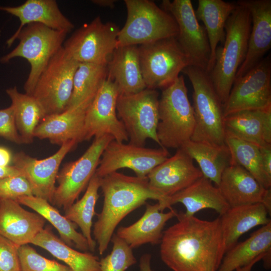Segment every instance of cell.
<instances>
[{"label": "cell", "instance_id": "obj_7", "mask_svg": "<svg viewBox=\"0 0 271 271\" xmlns=\"http://www.w3.org/2000/svg\"><path fill=\"white\" fill-rule=\"evenodd\" d=\"M67 34L40 23L28 24L15 38V41L19 40V44L0 58V62L3 64L16 57L28 61L31 69L24 86L25 93L32 95L41 74L51 58L63 47Z\"/></svg>", "mask_w": 271, "mask_h": 271}, {"label": "cell", "instance_id": "obj_23", "mask_svg": "<svg viewBox=\"0 0 271 271\" xmlns=\"http://www.w3.org/2000/svg\"><path fill=\"white\" fill-rule=\"evenodd\" d=\"M0 11L17 17L20 25L6 41L10 47L22 29L31 23L42 24L50 28L69 33L74 28L72 23L61 12L55 0H27L17 6H2Z\"/></svg>", "mask_w": 271, "mask_h": 271}, {"label": "cell", "instance_id": "obj_16", "mask_svg": "<svg viewBox=\"0 0 271 271\" xmlns=\"http://www.w3.org/2000/svg\"><path fill=\"white\" fill-rule=\"evenodd\" d=\"M119 95L117 85L107 77L86 111L83 141L104 135L111 136L118 142L128 141L125 128L116 114Z\"/></svg>", "mask_w": 271, "mask_h": 271}, {"label": "cell", "instance_id": "obj_44", "mask_svg": "<svg viewBox=\"0 0 271 271\" xmlns=\"http://www.w3.org/2000/svg\"><path fill=\"white\" fill-rule=\"evenodd\" d=\"M13 155L11 151L5 147L0 146V167L10 166Z\"/></svg>", "mask_w": 271, "mask_h": 271}, {"label": "cell", "instance_id": "obj_1", "mask_svg": "<svg viewBox=\"0 0 271 271\" xmlns=\"http://www.w3.org/2000/svg\"><path fill=\"white\" fill-rule=\"evenodd\" d=\"M163 231L160 256L173 271H217L226 252L220 218L204 220L178 214Z\"/></svg>", "mask_w": 271, "mask_h": 271}, {"label": "cell", "instance_id": "obj_38", "mask_svg": "<svg viewBox=\"0 0 271 271\" xmlns=\"http://www.w3.org/2000/svg\"><path fill=\"white\" fill-rule=\"evenodd\" d=\"M110 241L112 250L99 260L101 271H125L137 262L132 249L123 240L115 234Z\"/></svg>", "mask_w": 271, "mask_h": 271}, {"label": "cell", "instance_id": "obj_36", "mask_svg": "<svg viewBox=\"0 0 271 271\" xmlns=\"http://www.w3.org/2000/svg\"><path fill=\"white\" fill-rule=\"evenodd\" d=\"M100 178L96 175L91 178L82 197L65 210L64 216L80 228L86 239L89 250L94 251L96 242L91 236L92 219L95 214V207L99 198Z\"/></svg>", "mask_w": 271, "mask_h": 271}, {"label": "cell", "instance_id": "obj_26", "mask_svg": "<svg viewBox=\"0 0 271 271\" xmlns=\"http://www.w3.org/2000/svg\"><path fill=\"white\" fill-rule=\"evenodd\" d=\"M177 215L172 209L166 213L161 211L158 202L154 205L148 203L140 219L129 226H120L116 234L132 249L148 243L160 244L166 222Z\"/></svg>", "mask_w": 271, "mask_h": 271}, {"label": "cell", "instance_id": "obj_19", "mask_svg": "<svg viewBox=\"0 0 271 271\" xmlns=\"http://www.w3.org/2000/svg\"><path fill=\"white\" fill-rule=\"evenodd\" d=\"M236 3L248 10L252 26L245 58L235 79L244 75L257 64L271 47V1L241 0Z\"/></svg>", "mask_w": 271, "mask_h": 271}, {"label": "cell", "instance_id": "obj_8", "mask_svg": "<svg viewBox=\"0 0 271 271\" xmlns=\"http://www.w3.org/2000/svg\"><path fill=\"white\" fill-rule=\"evenodd\" d=\"M142 75L146 88L164 89L189 66L188 58L176 37L138 46Z\"/></svg>", "mask_w": 271, "mask_h": 271}, {"label": "cell", "instance_id": "obj_48", "mask_svg": "<svg viewBox=\"0 0 271 271\" xmlns=\"http://www.w3.org/2000/svg\"><path fill=\"white\" fill-rule=\"evenodd\" d=\"M265 255L260 256L256 258V259L254 260L253 261H252V262H251L250 263L246 265L237 268L235 270V271H251L252 267L254 265V264L256 263L258 261H259L260 260L262 259Z\"/></svg>", "mask_w": 271, "mask_h": 271}, {"label": "cell", "instance_id": "obj_45", "mask_svg": "<svg viewBox=\"0 0 271 271\" xmlns=\"http://www.w3.org/2000/svg\"><path fill=\"white\" fill-rule=\"evenodd\" d=\"M13 176H22V174L20 169L14 165L0 167V179Z\"/></svg>", "mask_w": 271, "mask_h": 271}, {"label": "cell", "instance_id": "obj_12", "mask_svg": "<svg viewBox=\"0 0 271 271\" xmlns=\"http://www.w3.org/2000/svg\"><path fill=\"white\" fill-rule=\"evenodd\" d=\"M109 135L94 138L84 153L75 161L65 164L59 171L52 204L65 210L87 187L99 165L102 154L110 142Z\"/></svg>", "mask_w": 271, "mask_h": 271}, {"label": "cell", "instance_id": "obj_37", "mask_svg": "<svg viewBox=\"0 0 271 271\" xmlns=\"http://www.w3.org/2000/svg\"><path fill=\"white\" fill-rule=\"evenodd\" d=\"M225 141L230 154V165L243 167L264 188H271V179L264 170L260 148L228 133Z\"/></svg>", "mask_w": 271, "mask_h": 271}, {"label": "cell", "instance_id": "obj_43", "mask_svg": "<svg viewBox=\"0 0 271 271\" xmlns=\"http://www.w3.org/2000/svg\"><path fill=\"white\" fill-rule=\"evenodd\" d=\"M264 170L271 179V146L260 148Z\"/></svg>", "mask_w": 271, "mask_h": 271}, {"label": "cell", "instance_id": "obj_25", "mask_svg": "<svg viewBox=\"0 0 271 271\" xmlns=\"http://www.w3.org/2000/svg\"><path fill=\"white\" fill-rule=\"evenodd\" d=\"M225 133L259 148L271 146V109L247 110L224 118Z\"/></svg>", "mask_w": 271, "mask_h": 271}, {"label": "cell", "instance_id": "obj_6", "mask_svg": "<svg viewBox=\"0 0 271 271\" xmlns=\"http://www.w3.org/2000/svg\"><path fill=\"white\" fill-rule=\"evenodd\" d=\"M127 17L119 30L117 47L146 44L176 37L178 28L174 18L154 2L124 0Z\"/></svg>", "mask_w": 271, "mask_h": 271}, {"label": "cell", "instance_id": "obj_30", "mask_svg": "<svg viewBox=\"0 0 271 271\" xmlns=\"http://www.w3.org/2000/svg\"><path fill=\"white\" fill-rule=\"evenodd\" d=\"M268 254H271V222L227 251L217 271H234Z\"/></svg>", "mask_w": 271, "mask_h": 271}, {"label": "cell", "instance_id": "obj_35", "mask_svg": "<svg viewBox=\"0 0 271 271\" xmlns=\"http://www.w3.org/2000/svg\"><path fill=\"white\" fill-rule=\"evenodd\" d=\"M107 77V65L79 63L74 76L72 93L66 109L83 103H91Z\"/></svg>", "mask_w": 271, "mask_h": 271}, {"label": "cell", "instance_id": "obj_28", "mask_svg": "<svg viewBox=\"0 0 271 271\" xmlns=\"http://www.w3.org/2000/svg\"><path fill=\"white\" fill-rule=\"evenodd\" d=\"M268 215H270L267 209L261 203L229 207L219 217L226 252L237 243L242 235L254 227L271 222Z\"/></svg>", "mask_w": 271, "mask_h": 271}, {"label": "cell", "instance_id": "obj_31", "mask_svg": "<svg viewBox=\"0 0 271 271\" xmlns=\"http://www.w3.org/2000/svg\"><path fill=\"white\" fill-rule=\"evenodd\" d=\"M31 243L45 249L73 271H101L97 256L73 249L54 234L49 226L44 228Z\"/></svg>", "mask_w": 271, "mask_h": 271}, {"label": "cell", "instance_id": "obj_2", "mask_svg": "<svg viewBox=\"0 0 271 271\" xmlns=\"http://www.w3.org/2000/svg\"><path fill=\"white\" fill-rule=\"evenodd\" d=\"M100 178L103 203L93 225V234L102 255L116 227L127 214L146 203L148 199L157 200L161 211H164L169 197L154 190L147 176H129L116 171Z\"/></svg>", "mask_w": 271, "mask_h": 271}, {"label": "cell", "instance_id": "obj_14", "mask_svg": "<svg viewBox=\"0 0 271 271\" xmlns=\"http://www.w3.org/2000/svg\"><path fill=\"white\" fill-rule=\"evenodd\" d=\"M271 109V57L268 55L235 79L223 105L224 116L247 110Z\"/></svg>", "mask_w": 271, "mask_h": 271}, {"label": "cell", "instance_id": "obj_46", "mask_svg": "<svg viewBox=\"0 0 271 271\" xmlns=\"http://www.w3.org/2000/svg\"><path fill=\"white\" fill-rule=\"evenodd\" d=\"M151 255L149 253L143 255L140 260V271H153L151 266Z\"/></svg>", "mask_w": 271, "mask_h": 271}, {"label": "cell", "instance_id": "obj_42", "mask_svg": "<svg viewBox=\"0 0 271 271\" xmlns=\"http://www.w3.org/2000/svg\"><path fill=\"white\" fill-rule=\"evenodd\" d=\"M0 137L17 144L23 142L16 128L13 106L0 109Z\"/></svg>", "mask_w": 271, "mask_h": 271}, {"label": "cell", "instance_id": "obj_11", "mask_svg": "<svg viewBox=\"0 0 271 271\" xmlns=\"http://www.w3.org/2000/svg\"><path fill=\"white\" fill-rule=\"evenodd\" d=\"M119 29L98 16L76 30L64 42L67 54L79 63L107 65L117 47Z\"/></svg>", "mask_w": 271, "mask_h": 271}, {"label": "cell", "instance_id": "obj_10", "mask_svg": "<svg viewBox=\"0 0 271 271\" xmlns=\"http://www.w3.org/2000/svg\"><path fill=\"white\" fill-rule=\"evenodd\" d=\"M159 101L158 92L147 88L135 94L119 95L117 116L125 128L129 143L144 147L146 140L150 139L161 147L157 134Z\"/></svg>", "mask_w": 271, "mask_h": 271}, {"label": "cell", "instance_id": "obj_39", "mask_svg": "<svg viewBox=\"0 0 271 271\" xmlns=\"http://www.w3.org/2000/svg\"><path fill=\"white\" fill-rule=\"evenodd\" d=\"M18 255L21 271H73L66 265L40 255L29 244L19 247Z\"/></svg>", "mask_w": 271, "mask_h": 271}, {"label": "cell", "instance_id": "obj_21", "mask_svg": "<svg viewBox=\"0 0 271 271\" xmlns=\"http://www.w3.org/2000/svg\"><path fill=\"white\" fill-rule=\"evenodd\" d=\"M45 222L41 215L25 210L16 200L0 199V235L19 247L31 243Z\"/></svg>", "mask_w": 271, "mask_h": 271}, {"label": "cell", "instance_id": "obj_27", "mask_svg": "<svg viewBox=\"0 0 271 271\" xmlns=\"http://www.w3.org/2000/svg\"><path fill=\"white\" fill-rule=\"evenodd\" d=\"M177 203L185 207L186 212L184 214L186 216H194L195 214L205 209H213L221 216L230 207L219 188L213 186L210 180L203 176L185 189L169 197L166 207L172 209L171 206Z\"/></svg>", "mask_w": 271, "mask_h": 271}, {"label": "cell", "instance_id": "obj_29", "mask_svg": "<svg viewBox=\"0 0 271 271\" xmlns=\"http://www.w3.org/2000/svg\"><path fill=\"white\" fill-rule=\"evenodd\" d=\"M237 5L222 0H199L195 11L196 17L204 26L208 39L211 55L207 72L213 68L216 51L219 43L223 44L225 39L226 22Z\"/></svg>", "mask_w": 271, "mask_h": 271}, {"label": "cell", "instance_id": "obj_47", "mask_svg": "<svg viewBox=\"0 0 271 271\" xmlns=\"http://www.w3.org/2000/svg\"><path fill=\"white\" fill-rule=\"evenodd\" d=\"M91 2L99 7L112 8L114 7L115 0H92Z\"/></svg>", "mask_w": 271, "mask_h": 271}, {"label": "cell", "instance_id": "obj_40", "mask_svg": "<svg viewBox=\"0 0 271 271\" xmlns=\"http://www.w3.org/2000/svg\"><path fill=\"white\" fill-rule=\"evenodd\" d=\"M33 195L32 187L22 176H13L0 179V199L15 200L23 196Z\"/></svg>", "mask_w": 271, "mask_h": 271}, {"label": "cell", "instance_id": "obj_5", "mask_svg": "<svg viewBox=\"0 0 271 271\" xmlns=\"http://www.w3.org/2000/svg\"><path fill=\"white\" fill-rule=\"evenodd\" d=\"M157 134L161 148L178 149L191 140L195 121L183 75L163 89Z\"/></svg>", "mask_w": 271, "mask_h": 271}, {"label": "cell", "instance_id": "obj_34", "mask_svg": "<svg viewBox=\"0 0 271 271\" xmlns=\"http://www.w3.org/2000/svg\"><path fill=\"white\" fill-rule=\"evenodd\" d=\"M6 92L11 100L16 128L23 144H31L36 127L46 116L44 109L33 95L20 92L16 86Z\"/></svg>", "mask_w": 271, "mask_h": 271}, {"label": "cell", "instance_id": "obj_22", "mask_svg": "<svg viewBox=\"0 0 271 271\" xmlns=\"http://www.w3.org/2000/svg\"><path fill=\"white\" fill-rule=\"evenodd\" d=\"M91 103L46 115L36 127L34 137L48 140L51 144L60 146L71 141L83 142L86 113Z\"/></svg>", "mask_w": 271, "mask_h": 271}, {"label": "cell", "instance_id": "obj_33", "mask_svg": "<svg viewBox=\"0 0 271 271\" xmlns=\"http://www.w3.org/2000/svg\"><path fill=\"white\" fill-rule=\"evenodd\" d=\"M181 148L197 162L203 176L218 186L224 171L231 164L227 145L216 146L189 140Z\"/></svg>", "mask_w": 271, "mask_h": 271}, {"label": "cell", "instance_id": "obj_41", "mask_svg": "<svg viewBox=\"0 0 271 271\" xmlns=\"http://www.w3.org/2000/svg\"><path fill=\"white\" fill-rule=\"evenodd\" d=\"M19 246L0 235V271H21Z\"/></svg>", "mask_w": 271, "mask_h": 271}, {"label": "cell", "instance_id": "obj_18", "mask_svg": "<svg viewBox=\"0 0 271 271\" xmlns=\"http://www.w3.org/2000/svg\"><path fill=\"white\" fill-rule=\"evenodd\" d=\"M191 157L182 148L155 167L147 176L150 187L168 198L203 177Z\"/></svg>", "mask_w": 271, "mask_h": 271}, {"label": "cell", "instance_id": "obj_20", "mask_svg": "<svg viewBox=\"0 0 271 271\" xmlns=\"http://www.w3.org/2000/svg\"><path fill=\"white\" fill-rule=\"evenodd\" d=\"M217 187L230 207L261 203L270 215L271 188H264L243 167H227Z\"/></svg>", "mask_w": 271, "mask_h": 271}, {"label": "cell", "instance_id": "obj_15", "mask_svg": "<svg viewBox=\"0 0 271 271\" xmlns=\"http://www.w3.org/2000/svg\"><path fill=\"white\" fill-rule=\"evenodd\" d=\"M169 157L166 148H147L113 140L104 149L95 174L102 178L119 169L128 168L136 176L145 177Z\"/></svg>", "mask_w": 271, "mask_h": 271}, {"label": "cell", "instance_id": "obj_17", "mask_svg": "<svg viewBox=\"0 0 271 271\" xmlns=\"http://www.w3.org/2000/svg\"><path fill=\"white\" fill-rule=\"evenodd\" d=\"M77 144L74 141L64 143L55 154L41 160L23 152L13 155V165L20 169L22 176L28 181L34 196L52 203L61 164L66 155Z\"/></svg>", "mask_w": 271, "mask_h": 271}, {"label": "cell", "instance_id": "obj_9", "mask_svg": "<svg viewBox=\"0 0 271 271\" xmlns=\"http://www.w3.org/2000/svg\"><path fill=\"white\" fill-rule=\"evenodd\" d=\"M79 64L62 47L41 74L32 95L41 104L46 115L59 113L66 109Z\"/></svg>", "mask_w": 271, "mask_h": 271}, {"label": "cell", "instance_id": "obj_13", "mask_svg": "<svg viewBox=\"0 0 271 271\" xmlns=\"http://www.w3.org/2000/svg\"><path fill=\"white\" fill-rule=\"evenodd\" d=\"M161 8L175 19L178 28L176 39L188 58L189 66L207 71L211 50L207 33L196 17L191 0H164Z\"/></svg>", "mask_w": 271, "mask_h": 271}, {"label": "cell", "instance_id": "obj_32", "mask_svg": "<svg viewBox=\"0 0 271 271\" xmlns=\"http://www.w3.org/2000/svg\"><path fill=\"white\" fill-rule=\"evenodd\" d=\"M27 206L48 221L58 231L60 239L70 247L86 251L89 250L88 242L83 235L76 231L77 225L68 220L48 201L34 195L23 196L15 200Z\"/></svg>", "mask_w": 271, "mask_h": 271}, {"label": "cell", "instance_id": "obj_24", "mask_svg": "<svg viewBox=\"0 0 271 271\" xmlns=\"http://www.w3.org/2000/svg\"><path fill=\"white\" fill-rule=\"evenodd\" d=\"M107 77L117 85L119 95H130L146 88L138 46L117 47L107 64Z\"/></svg>", "mask_w": 271, "mask_h": 271}, {"label": "cell", "instance_id": "obj_3", "mask_svg": "<svg viewBox=\"0 0 271 271\" xmlns=\"http://www.w3.org/2000/svg\"><path fill=\"white\" fill-rule=\"evenodd\" d=\"M237 6L225 27L223 46H218L214 66L208 73L215 91L224 105L245 58L251 27L250 13L243 6Z\"/></svg>", "mask_w": 271, "mask_h": 271}, {"label": "cell", "instance_id": "obj_4", "mask_svg": "<svg viewBox=\"0 0 271 271\" xmlns=\"http://www.w3.org/2000/svg\"><path fill=\"white\" fill-rule=\"evenodd\" d=\"M182 72L188 77L193 89L195 126L190 140L216 146L226 145L223 104L209 73L192 66H188Z\"/></svg>", "mask_w": 271, "mask_h": 271}]
</instances>
